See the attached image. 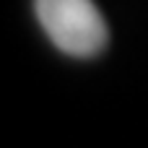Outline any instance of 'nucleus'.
Listing matches in <instances>:
<instances>
[{
	"instance_id": "f257e3e1",
	"label": "nucleus",
	"mask_w": 148,
	"mask_h": 148,
	"mask_svg": "<svg viewBox=\"0 0 148 148\" xmlns=\"http://www.w3.org/2000/svg\"><path fill=\"white\" fill-rule=\"evenodd\" d=\"M34 13L47 39L68 57H96L109 42L107 21L94 0H34Z\"/></svg>"
}]
</instances>
